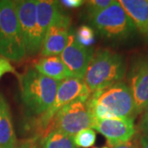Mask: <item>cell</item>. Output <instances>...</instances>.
Segmentation results:
<instances>
[{"label": "cell", "mask_w": 148, "mask_h": 148, "mask_svg": "<svg viewBox=\"0 0 148 148\" xmlns=\"http://www.w3.org/2000/svg\"><path fill=\"white\" fill-rule=\"evenodd\" d=\"M21 102L30 114L41 115L52 106L58 90V81L27 69L19 77Z\"/></svg>", "instance_id": "cell-1"}, {"label": "cell", "mask_w": 148, "mask_h": 148, "mask_svg": "<svg viewBox=\"0 0 148 148\" xmlns=\"http://www.w3.org/2000/svg\"><path fill=\"white\" fill-rule=\"evenodd\" d=\"M125 73L126 63L120 53L100 49L93 54L82 80L91 95L122 82Z\"/></svg>", "instance_id": "cell-2"}, {"label": "cell", "mask_w": 148, "mask_h": 148, "mask_svg": "<svg viewBox=\"0 0 148 148\" xmlns=\"http://www.w3.org/2000/svg\"><path fill=\"white\" fill-rule=\"evenodd\" d=\"M0 56L13 62L27 56L15 1L0 0Z\"/></svg>", "instance_id": "cell-3"}, {"label": "cell", "mask_w": 148, "mask_h": 148, "mask_svg": "<svg viewBox=\"0 0 148 148\" xmlns=\"http://www.w3.org/2000/svg\"><path fill=\"white\" fill-rule=\"evenodd\" d=\"M90 91L82 79L70 77L59 82L54 101L47 110L41 115L36 117L34 121V126L38 132L36 138H44L47 135L48 127L54 115L60 109L74 101H87L90 97Z\"/></svg>", "instance_id": "cell-4"}, {"label": "cell", "mask_w": 148, "mask_h": 148, "mask_svg": "<svg viewBox=\"0 0 148 148\" xmlns=\"http://www.w3.org/2000/svg\"><path fill=\"white\" fill-rule=\"evenodd\" d=\"M87 102L101 106L110 119L119 118L134 119L137 116L132 93L127 84L123 82L92 93Z\"/></svg>", "instance_id": "cell-5"}, {"label": "cell", "mask_w": 148, "mask_h": 148, "mask_svg": "<svg viewBox=\"0 0 148 148\" xmlns=\"http://www.w3.org/2000/svg\"><path fill=\"white\" fill-rule=\"evenodd\" d=\"M90 20L101 36L110 40H127L136 32L133 22L119 1H114Z\"/></svg>", "instance_id": "cell-6"}, {"label": "cell", "mask_w": 148, "mask_h": 148, "mask_svg": "<svg viewBox=\"0 0 148 148\" xmlns=\"http://www.w3.org/2000/svg\"><path fill=\"white\" fill-rule=\"evenodd\" d=\"M94 120L86 101H74L56 113L48 127L47 134L56 131L73 138L83 129L91 128Z\"/></svg>", "instance_id": "cell-7"}, {"label": "cell", "mask_w": 148, "mask_h": 148, "mask_svg": "<svg viewBox=\"0 0 148 148\" xmlns=\"http://www.w3.org/2000/svg\"><path fill=\"white\" fill-rule=\"evenodd\" d=\"M16 14L28 56L40 52L43 35L36 21V0L15 1Z\"/></svg>", "instance_id": "cell-8"}, {"label": "cell", "mask_w": 148, "mask_h": 148, "mask_svg": "<svg viewBox=\"0 0 148 148\" xmlns=\"http://www.w3.org/2000/svg\"><path fill=\"white\" fill-rule=\"evenodd\" d=\"M127 81L138 115L148 106V55L139 56L132 61Z\"/></svg>", "instance_id": "cell-9"}, {"label": "cell", "mask_w": 148, "mask_h": 148, "mask_svg": "<svg viewBox=\"0 0 148 148\" xmlns=\"http://www.w3.org/2000/svg\"><path fill=\"white\" fill-rule=\"evenodd\" d=\"M93 54L91 48L81 45L73 33L70 32L67 45L59 57L73 77L83 79Z\"/></svg>", "instance_id": "cell-10"}, {"label": "cell", "mask_w": 148, "mask_h": 148, "mask_svg": "<svg viewBox=\"0 0 148 148\" xmlns=\"http://www.w3.org/2000/svg\"><path fill=\"white\" fill-rule=\"evenodd\" d=\"M91 128H94L106 138L110 147L130 142L136 133L134 119L119 118L113 119L94 120Z\"/></svg>", "instance_id": "cell-11"}, {"label": "cell", "mask_w": 148, "mask_h": 148, "mask_svg": "<svg viewBox=\"0 0 148 148\" xmlns=\"http://www.w3.org/2000/svg\"><path fill=\"white\" fill-rule=\"evenodd\" d=\"M70 26V16L64 13L49 27L41 44L40 54L42 57L58 56L61 54L68 42Z\"/></svg>", "instance_id": "cell-12"}, {"label": "cell", "mask_w": 148, "mask_h": 148, "mask_svg": "<svg viewBox=\"0 0 148 148\" xmlns=\"http://www.w3.org/2000/svg\"><path fill=\"white\" fill-rule=\"evenodd\" d=\"M136 30L148 40V0H119Z\"/></svg>", "instance_id": "cell-13"}, {"label": "cell", "mask_w": 148, "mask_h": 148, "mask_svg": "<svg viewBox=\"0 0 148 148\" xmlns=\"http://www.w3.org/2000/svg\"><path fill=\"white\" fill-rule=\"evenodd\" d=\"M16 145L10 106L0 93V148H13Z\"/></svg>", "instance_id": "cell-14"}, {"label": "cell", "mask_w": 148, "mask_h": 148, "mask_svg": "<svg viewBox=\"0 0 148 148\" xmlns=\"http://www.w3.org/2000/svg\"><path fill=\"white\" fill-rule=\"evenodd\" d=\"M33 65L34 69L40 73L58 82L73 77L59 56L41 57Z\"/></svg>", "instance_id": "cell-15"}, {"label": "cell", "mask_w": 148, "mask_h": 148, "mask_svg": "<svg viewBox=\"0 0 148 148\" xmlns=\"http://www.w3.org/2000/svg\"><path fill=\"white\" fill-rule=\"evenodd\" d=\"M63 14V9L57 1L36 0V21L43 36L49 27Z\"/></svg>", "instance_id": "cell-16"}, {"label": "cell", "mask_w": 148, "mask_h": 148, "mask_svg": "<svg viewBox=\"0 0 148 148\" xmlns=\"http://www.w3.org/2000/svg\"><path fill=\"white\" fill-rule=\"evenodd\" d=\"M40 148H78L74 144L72 137L52 131L43 138Z\"/></svg>", "instance_id": "cell-17"}, {"label": "cell", "mask_w": 148, "mask_h": 148, "mask_svg": "<svg viewBox=\"0 0 148 148\" xmlns=\"http://www.w3.org/2000/svg\"><path fill=\"white\" fill-rule=\"evenodd\" d=\"M73 140L77 147H91L95 143L96 133L93 128H86L73 136Z\"/></svg>", "instance_id": "cell-18"}, {"label": "cell", "mask_w": 148, "mask_h": 148, "mask_svg": "<svg viewBox=\"0 0 148 148\" xmlns=\"http://www.w3.org/2000/svg\"><path fill=\"white\" fill-rule=\"evenodd\" d=\"M75 36L77 41L86 47H90L95 41L94 30L87 25H82L77 30Z\"/></svg>", "instance_id": "cell-19"}, {"label": "cell", "mask_w": 148, "mask_h": 148, "mask_svg": "<svg viewBox=\"0 0 148 148\" xmlns=\"http://www.w3.org/2000/svg\"><path fill=\"white\" fill-rule=\"evenodd\" d=\"M114 0H90L86 1V13L89 19L102 10L107 8L114 3Z\"/></svg>", "instance_id": "cell-20"}, {"label": "cell", "mask_w": 148, "mask_h": 148, "mask_svg": "<svg viewBox=\"0 0 148 148\" xmlns=\"http://www.w3.org/2000/svg\"><path fill=\"white\" fill-rule=\"evenodd\" d=\"M14 73L16 74L15 69L12 65L9 60L7 58L0 56V79L1 77L6 73Z\"/></svg>", "instance_id": "cell-21"}, {"label": "cell", "mask_w": 148, "mask_h": 148, "mask_svg": "<svg viewBox=\"0 0 148 148\" xmlns=\"http://www.w3.org/2000/svg\"><path fill=\"white\" fill-rule=\"evenodd\" d=\"M138 128L143 134L148 135V106L143 110V114L138 124Z\"/></svg>", "instance_id": "cell-22"}, {"label": "cell", "mask_w": 148, "mask_h": 148, "mask_svg": "<svg viewBox=\"0 0 148 148\" xmlns=\"http://www.w3.org/2000/svg\"><path fill=\"white\" fill-rule=\"evenodd\" d=\"M85 2L82 0H63V1L58 2V3L60 4L61 7H64V8H68V9L79 8Z\"/></svg>", "instance_id": "cell-23"}, {"label": "cell", "mask_w": 148, "mask_h": 148, "mask_svg": "<svg viewBox=\"0 0 148 148\" xmlns=\"http://www.w3.org/2000/svg\"><path fill=\"white\" fill-rule=\"evenodd\" d=\"M13 148H37L36 139L33 138L28 142H24L19 145H16Z\"/></svg>", "instance_id": "cell-24"}, {"label": "cell", "mask_w": 148, "mask_h": 148, "mask_svg": "<svg viewBox=\"0 0 148 148\" xmlns=\"http://www.w3.org/2000/svg\"><path fill=\"white\" fill-rule=\"evenodd\" d=\"M139 148H148V135L142 134L138 140Z\"/></svg>", "instance_id": "cell-25"}, {"label": "cell", "mask_w": 148, "mask_h": 148, "mask_svg": "<svg viewBox=\"0 0 148 148\" xmlns=\"http://www.w3.org/2000/svg\"><path fill=\"white\" fill-rule=\"evenodd\" d=\"M113 148H138V147H137L135 144H133L132 143H131V142H127V143H123V144H122V145L117 146Z\"/></svg>", "instance_id": "cell-26"}, {"label": "cell", "mask_w": 148, "mask_h": 148, "mask_svg": "<svg viewBox=\"0 0 148 148\" xmlns=\"http://www.w3.org/2000/svg\"><path fill=\"white\" fill-rule=\"evenodd\" d=\"M95 148H110V147H95Z\"/></svg>", "instance_id": "cell-27"}]
</instances>
